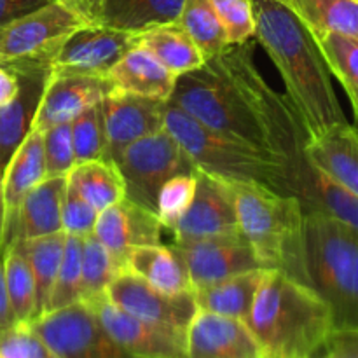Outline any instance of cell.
Wrapping results in <instances>:
<instances>
[{"label":"cell","mask_w":358,"mask_h":358,"mask_svg":"<svg viewBox=\"0 0 358 358\" xmlns=\"http://www.w3.org/2000/svg\"><path fill=\"white\" fill-rule=\"evenodd\" d=\"M84 24L90 23L76 10L52 0L0 28V63L49 62L58 45Z\"/></svg>","instance_id":"cell-9"},{"label":"cell","mask_w":358,"mask_h":358,"mask_svg":"<svg viewBox=\"0 0 358 358\" xmlns=\"http://www.w3.org/2000/svg\"><path fill=\"white\" fill-rule=\"evenodd\" d=\"M112 163L124 182V198L154 213L157 192L164 182L196 171L185 150L166 128L129 143Z\"/></svg>","instance_id":"cell-7"},{"label":"cell","mask_w":358,"mask_h":358,"mask_svg":"<svg viewBox=\"0 0 358 358\" xmlns=\"http://www.w3.org/2000/svg\"><path fill=\"white\" fill-rule=\"evenodd\" d=\"M65 187L66 177H45L38 182L21 201L14 238L31 240L62 231V201Z\"/></svg>","instance_id":"cell-23"},{"label":"cell","mask_w":358,"mask_h":358,"mask_svg":"<svg viewBox=\"0 0 358 358\" xmlns=\"http://www.w3.org/2000/svg\"><path fill=\"white\" fill-rule=\"evenodd\" d=\"M98 210H94L72 185L66 182L62 201V231L69 236L84 238L93 234L98 219Z\"/></svg>","instance_id":"cell-42"},{"label":"cell","mask_w":358,"mask_h":358,"mask_svg":"<svg viewBox=\"0 0 358 358\" xmlns=\"http://www.w3.org/2000/svg\"><path fill=\"white\" fill-rule=\"evenodd\" d=\"M170 101L206 128L236 138L289 168L294 196L304 205L311 166L306 133L285 96L262 77L252 41L227 45L175 80Z\"/></svg>","instance_id":"cell-1"},{"label":"cell","mask_w":358,"mask_h":358,"mask_svg":"<svg viewBox=\"0 0 358 358\" xmlns=\"http://www.w3.org/2000/svg\"><path fill=\"white\" fill-rule=\"evenodd\" d=\"M3 229V196H2V173H0V238Z\"/></svg>","instance_id":"cell-48"},{"label":"cell","mask_w":358,"mask_h":358,"mask_svg":"<svg viewBox=\"0 0 358 358\" xmlns=\"http://www.w3.org/2000/svg\"><path fill=\"white\" fill-rule=\"evenodd\" d=\"M80 254H83V238L66 234L65 250L49 294L45 311L59 310L80 301Z\"/></svg>","instance_id":"cell-37"},{"label":"cell","mask_w":358,"mask_h":358,"mask_svg":"<svg viewBox=\"0 0 358 358\" xmlns=\"http://www.w3.org/2000/svg\"><path fill=\"white\" fill-rule=\"evenodd\" d=\"M135 45L145 49L175 76L192 72L206 62L187 34L173 23L157 24L136 34Z\"/></svg>","instance_id":"cell-26"},{"label":"cell","mask_w":358,"mask_h":358,"mask_svg":"<svg viewBox=\"0 0 358 358\" xmlns=\"http://www.w3.org/2000/svg\"><path fill=\"white\" fill-rule=\"evenodd\" d=\"M304 159L310 166L358 194V135L353 124L343 122L308 136Z\"/></svg>","instance_id":"cell-21"},{"label":"cell","mask_w":358,"mask_h":358,"mask_svg":"<svg viewBox=\"0 0 358 358\" xmlns=\"http://www.w3.org/2000/svg\"><path fill=\"white\" fill-rule=\"evenodd\" d=\"M52 0H0V28L27 16L31 10L45 6Z\"/></svg>","instance_id":"cell-44"},{"label":"cell","mask_w":358,"mask_h":358,"mask_svg":"<svg viewBox=\"0 0 358 358\" xmlns=\"http://www.w3.org/2000/svg\"><path fill=\"white\" fill-rule=\"evenodd\" d=\"M66 234L63 231L45 236L23 240L35 283V318L41 317L48 306L49 294L65 250ZM34 318V320H35ZM31 320V322H34Z\"/></svg>","instance_id":"cell-32"},{"label":"cell","mask_w":358,"mask_h":358,"mask_svg":"<svg viewBox=\"0 0 358 358\" xmlns=\"http://www.w3.org/2000/svg\"><path fill=\"white\" fill-rule=\"evenodd\" d=\"M107 79L115 91L168 101L177 76L161 65L150 52L135 45L112 66Z\"/></svg>","instance_id":"cell-22"},{"label":"cell","mask_w":358,"mask_h":358,"mask_svg":"<svg viewBox=\"0 0 358 358\" xmlns=\"http://www.w3.org/2000/svg\"><path fill=\"white\" fill-rule=\"evenodd\" d=\"M86 304L94 311L105 331L129 355L135 358H187L184 331L140 320L119 310L105 296Z\"/></svg>","instance_id":"cell-13"},{"label":"cell","mask_w":358,"mask_h":358,"mask_svg":"<svg viewBox=\"0 0 358 358\" xmlns=\"http://www.w3.org/2000/svg\"><path fill=\"white\" fill-rule=\"evenodd\" d=\"M121 269L124 268L94 234L84 236L80 254V301L91 303L98 297H103Z\"/></svg>","instance_id":"cell-35"},{"label":"cell","mask_w":358,"mask_h":358,"mask_svg":"<svg viewBox=\"0 0 358 358\" xmlns=\"http://www.w3.org/2000/svg\"><path fill=\"white\" fill-rule=\"evenodd\" d=\"M173 233L175 243L240 234L233 184L196 170L194 196Z\"/></svg>","instance_id":"cell-12"},{"label":"cell","mask_w":358,"mask_h":358,"mask_svg":"<svg viewBox=\"0 0 358 358\" xmlns=\"http://www.w3.org/2000/svg\"><path fill=\"white\" fill-rule=\"evenodd\" d=\"M192 290L203 289L229 276L264 269L241 234L175 243Z\"/></svg>","instance_id":"cell-14"},{"label":"cell","mask_w":358,"mask_h":358,"mask_svg":"<svg viewBox=\"0 0 358 358\" xmlns=\"http://www.w3.org/2000/svg\"><path fill=\"white\" fill-rule=\"evenodd\" d=\"M164 128L180 143L196 170L229 184H255L294 196L292 178L285 164L240 140L206 128L170 100L164 105Z\"/></svg>","instance_id":"cell-5"},{"label":"cell","mask_w":358,"mask_h":358,"mask_svg":"<svg viewBox=\"0 0 358 358\" xmlns=\"http://www.w3.org/2000/svg\"><path fill=\"white\" fill-rule=\"evenodd\" d=\"M264 355L315 358L338 329L324 297L282 269H268L247 318Z\"/></svg>","instance_id":"cell-3"},{"label":"cell","mask_w":358,"mask_h":358,"mask_svg":"<svg viewBox=\"0 0 358 358\" xmlns=\"http://www.w3.org/2000/svg\"><path fill=\"white\" fill-rule=\"evenodd\" d=\"M30 325L56 358H135L115 343L83 301L45 311Z\"/></svg>","instance_id":"cell-8"},{"label":"cell","mask_w":358,"mask_h":358,"mask_svg":"<svg viewBox=\"0 0 358 358\" xmlns=\"http://www.w3.org/2000/svg\"><path fill=\"white\" fill-rule=\"evenodd\" d=\"M105 297L119 310L140 320L184 332H187L189 324L198 311L192 290L182 294H164L128 269L119 271L114 282L108 285Z\"/></svg>","instance_id":"cell-11"},{"label":"cell","mask_w":358,"mask_h":358,"mask_svg":"<svg viewBox=\"0 0 358 358\" xmlns=\"http://www.w3.org/2000/svg\"><path fill=\"white\" fill-rule=\"evenodd\" d=\"M65 3L72 10H76L79 16H83L87 23H98L100 17V3L101 0H58Z\"/></svg>","instance_id":"cell-45"},{"label":"cell","mask_w":358,"mask_h":358,"mask_svg":"<svg viewBox=\"0 0 358 358\" xmlns=\"http://www.w3.org/2000/svg\"><path fill=\"white\" fill-rule=\"evenodd\" d=\"M14 315L10 310L9 304V296H7L6 289V280H3V266H2V257H0V331L6 327H9L10 324H14Z\"/></svg>","instance_id":"cell-47"},{"label":"cell","mask_w":358,"mask_h":358,"mask_svg":"<svg viewBox=\"0 0 358 358\" xmlns=\"http://www.w3.org/2000/svg\"><path fill=\"white\" fill-rule=\"evenodd\" d=\"M112 90L107 77L51 72L35 114L34 128L42 131L52 124L69 122L86 107L100 103Z\"/></svg>","instance_id":"cell-19"},{"label":"cell","mask_w":358,"mask_h":358,"mask_svg":"<svg viewBox=\"0 0 358 358\" xmlns=\"http://www.w3.org/2000/svg\"><path fill=\"white\" fill-rule=\"evenodd\" d=\"M259 44L278 70L285 98L308 136L348 122L308 28L283 0H252Z\"/></svg>","instance_id":"cell-2"},{"label":"cell","mask_w":358,"mask_h":358,"mask_svg":"<svg viewBox=\"0 0 358 358\" xmlns=\"http://www.w3.org/2000/svg\"><path fill=\"white\" fill-rule=\"evenodd\" d=\"M161 229L163 226L156 213L122 198L98 213L93 234L124 268L133 248L159 243Z\"/></svg>","instance_id":"cell-17"},{"label":"cell","mask_w":358,"mask_h":358,"mask_svg":"<svg viewBox=\"0 0 358 358\" xmlns=\"http://www.w3.org/2000/svg\"><path fill=\"white\" fill-rule=\"evenodd\" d=\"M187 358H261L264 355L247 324L222 315L196 311L185 332Z\"/></svg>","instance_id":"cell-18"},{"label":"cell","mask_w":358,"mask_h":358,"mask_svg":"<svg viewBox=\"0 0 358 358\" xmlns=\"http://www.w3.org/2000/svg\"><path fill=\"white\" fill-rule=\"evenodd\" d=\"M177 24L191 37L205 59L213 58L229 45L210 0H184Z\"/></svg>","instance_id":"cell-33"},{"label":"cell","mask_w":358,"mask_h":358,"mask_svg":"<svg viewBox=\"0 0 358 358\" xmlns=\"http://www.w3.org/2000/svg\"><path fill=\"white\" fill-rule=\"evenodd\" d=\"M3 65L16 72L17 91L0 107V173L34 128L35 114L51 73L49 62L44 59H28Z\"/></svg>","instance_id":"cell-15"},{"label":"cell","mask_w":358,"mask_h":358,"mask_svg":"<svg viewBox=\"0 0 358 358\" xmlns=\"http://www.w3.org/2000/svg\"><path fill=\"white\" fill-rule=\"evenodd\" d=\"M0 358H56L30 322H14L0 331Z\"/></svg>","instance_id":"cell-41"},{"label":"cell","mask_w":358,"mask_h":358,"mask_svg":"<svg viewBox=\"0 0 358 358\" xmlns=\"http://www.w3.org/2000/svg\"><path fill=\"white\" fill-rule=\"evenodd\" d=\"M124 269L164 294L191 292L187 273L175 248L164 245H143L133 248L124 262Z\"/></svg>","instance_id":"cell-25"},{"label":"cell","mask_w":358,"mask_h":358,"mask_svg":"<svg viewBox=\"0 0 358 358\" xmlns=\"http://www.w3.org/2000/svg\"><path fill=\"white\" fill-rule=\"evenodd\" d=\"M66 182L98 212L124 198V182L110 159L76 164L66 175Z\"/></svg>","instance_id":"cell-29"},{"label":"cell","mask_w":358,"mask_h":358,"mask_svg":"<svg viewBox=\"0 0 358 358\" xmlns=\"http://www.w3.org/2000/svg\"><path fill=\"white\" fill-rule=\"evenodd\" d=\"M0 257L14 320L31 322L35 318V283L23 240L14 238L2 248Z\"/></svg>","instance_id":"cell-30"},{"label":"cell","mask_w":358,"mask_h":358,"mask_svg":"<svg viewBox=\"0 0 358 358\" xmlns=\"http://www.w3.org/2000/svg\"><path fill=\"white\" fill-rule=\"evenodd\" d=\"M320 51L329 72L339 80L352 105L353 115H358V37L339 31L308 30Z\"/></svg>","instance_id":"cell-28"},{"label":"cell","mask_w":358,"mask_h":358,"mask_svg":"<svg viewBox=\"0 0 358 358\" xmlns=\"http://www.w3.org/2000/svg\"><path fill=\"white\" fill-rule=\"evenodd\" d=\"M213 10L222 23L229 45L245 44L255 34L252 0H210Z\"/></svg>","instance_id":"cell-40"},{"label":"cell","mask_w":358,"mask_h":358,"mask_svg":"<svg viewBox=\"0 0 358 358\" xmlns=\"http://www.w3.org/2000/svg\"><path fill=\"white\" fill-rule=\"evenodd\" d=\"M311 31H339L358 37L357 0H283Z\"/></svg>","instance_id":"cell-31"},{"label":"cell","mask_w":358,"mask_h":358,"mask_svg":"<svg viewBox=\"0 0 358 358\" xmlns=\"http://www.w3.org/2000/svg\"><path fill=\"white\" fill-rule=\"evenodd\" d=\"M17 91V76L13 69L0 63V107L10 100Z\"/></svg>","instance_id":"cell-46"},{"label":"cell","mask_w":358,"mask_h":358,"mask_svg":"<svg viewBox=\"0 0 358 358\" xmlns=\"http://www.w3.org/2000/svg\"><path fill=\"white\" fill-rule=\"evenodd\" d=\"M266 271L268 269H252L192 290L196 306L201 311L247 322Z\"/></svg>","instance_id":"cell-24"},{"label":"cell","mask_w":358,"mask_h":358,"mask_svg":"<svg viewBox=\"0 0 358 358\" xmlns=\"http://www.w3.org/2000/svg\"><path fill=\"white\" fill-rule=\"evenodd\" d=\"M196 189V171L171 177L157 192L156 215L161 226L175 231L177 224L187 212Z\"/></svg>","instance_id":"cell-38"},{"label":"cell","mask_w":358,"mask_h":358,"mask_svg":"<svg viewBox=\"0 0 358 358\" xmlns=\"http://www.w3.org/2000/svg\"><path fill=\"white\" fill-rule=\"evenodd\" d=\"M136 34L101 23L77 28L49 59L51 72L107 77L112 66L135 48Z\"/></svg>","instance_id":"cell-10"},{"label":"cell","mask_w":358,"mask_h":358,"mask_svg":"<svg viewBox=\"0 0 358 358\" xmlns=\"http://www.w3.org/2000/svg\"><path fill=\"white\" fill-rule=\"evenodd\" d=\"M240 234L264 269L304 282V208L296 196L255 184H233Z\"/></svg>","instance_id":"cell-6"},{"label":"cell","mask_w":358,"mask_h":358,"mask_svg":"<svg viewBox=\"0 0 358 358\" xmlns=\"http://www.w3.org/2000/svg\"><path fill=\"white\" fill-rule=\"evenodd\" d=\"M182 3L184 0H101L98 23L138 34L177 21Z\"/></svg>","instance_id":"cell-27"},{"label":"cell","mask_w":358,"mask_h":358,"mask_svg":"<svg viewBox=\"0 0 358 358\" xmlns=\"http://www.w3.org/2000/svg\"><path fill=\"white\" fill-rule=\"evenodd\" d=\"M304 282L331 306L338 331H358V229L322 210L304 212Z\"/></svg>","instance_id":"cell-4"},{"label":"cell","mask_w":358,"mask_h":358,"mask_svg":"<svg viewBox=\"0 0 358 358\" xmlns=\"http://www.w3.org/2000/svg\"><path fill=\"white\" fill-rule=\"evenodd\" d=\"M70 135L76 164L94 159H108L101 101L86 107L70 119Z\"/></svg>","instance_id":"cell-36"},{"label":"cell","mask_w":358,"mask_h":358,"mask_svg":"<svg viewBox=\"0 0 358 358\" xmlns=\"http://www.w3.org/2000/svg\"><path fill=\"white\" fill-rule=\"evenodd\" d=\"M358 194H353L345 185L338 184L331 177L311 166L310 182H308L304 212L322 210L336 217L346 226L358 229Z\"/></svg>","instance_id":"cell-34"},{"label":"cell","mask_w":358,"mask_h":358,"mask_svg":"<svg viewBox=\"0 0 358 358\" xmlns=\"http://www.w3.org/2000/svg\"><path fill=\"white\" fill-rule=\"evenodd\" d=\"M42 150L45 177H66L70 173L76 166L70 121L42 129Z\"/></svg>","instance_id":"cell-39"},{"label":"cell","mask_w":358,"mask_h":358,"mask_svg":"<svg viewBox=\"0 0 358 358\" xmlns=\"http://www.w3.org/2000/svg\"><path fill=\"white\" fill-rule=\"evenodd\" d=\"M315 358H358V331H336Z\"/></svg>","instance_id":"cell-43"},{"label":"cell","mask_w":358,"mask_h":358,"mask_svg":"<svg viewBox=\"0 0 358 358\" xmlns=\"http://www.w3.org/2000/svg\"><path fill=\"white\" fill-rule=\"evenodd\" d=\"M166 101L112 90L101 100L107 156L114 161L129 143L164 128Z\"/></svg>","instance_id":"cell-16"},{"label":"cell","mask_w":358,"mask_h":358,"mask_svg":"<svg viewBox=\"0 0 358 358\" xmlns=\"http://www.w3.org/2000/svg\"><path fill=\"white\" fill-rule=\"evenodd\" d=\"M261 358H280V357H269V355H262Z\"/></svg>","instance_id":"cell-49"},{"label":"cell","mask_w":358,"mask_h":358,"mask_svg":"<svg viewBox=\"0 0 358 358\" xmlns=\"http://www.w3.org/2000/svg\"><path fill=\"white\" fill-rule=\"evenodd\" d=\"M45 178L42 131L31 128L16 152L2 171L3 229L0 238V252L14 238L17 212L24 196Z\"/></svg>","instance_id":"cell-20"}]
</instances>
